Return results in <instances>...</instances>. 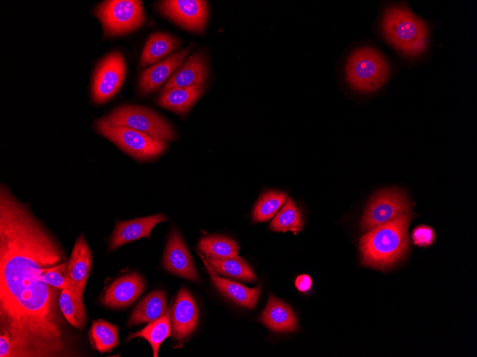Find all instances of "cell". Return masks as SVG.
<instances>
[{"mask_svg":"<svg viewBox=\"0 0 477 357\" xmlns=\"http://www.w3.org/2000/svg\"><path fill=\"white\" fill-rule=\"evenodd\" d=\"M198 248L206 257L216 259L238 257L239 250L235 241L220 235L202 237L199 241Z\"/></svg>","mask_w":477,"mask_h":357,"instance_id":"cell-27","label":"cell"},{"mask_svg":"<svg viewBox=\"0 0 477 357\" xmlns=\"http://www.w3.org/2000/svg\"><path fill=\"white\" fill-rule=\"evenodd\" d=\"M118 326L104 320L94 321L89 331V341L99 353L109 352L119 344Z\"/></svg>","mask_w":477,"mask_h":357,"instance_id":"cell-26","label":"cell"},{"mask_svg":"<svg viewBox=\"0 0 477 357\" xmlns=\"http://www.w3.org/2000/svg\"><path fill=\"white\" fill-rule=\"evenodd\" d=\"M92 254L83 234L76 239L67 264L69 276L81 296L91 273Z\"/></svg>","mask_w":477,"mask_h":357,"instance_id":"cell-17","label":"cell"},{"mask_svg":"<svg viewBox=\"0 0 477 357\" xmlns=\"http://www.w3.org/2000/svg\"><path fill=\"white\" fill-rule=\"evenodd\" d=\"M103 118L111 124L128 127L164 142L176 138L171 125L161 115L144 107L121 105Z\"/></svg>","mask_w":477,"mask_h":357,"instance_id":"cell-7","label":"cell"},{"mask_svg":"<svg viewBox=\"0 0 477 357\" xmlns=\"http://www.w3.org/2000/svg\"><path fill=\"white\" fill-rule=\"evenodd\" d=\"M415 217L408 212L367 232L359 242L362 264L384 271L405 258L410 244L408 229Z\"/></svg>","mask_w":477,"mask_h":357,"instance_id":"cell-2","label":"cell"},{"mask_svg":"<svg viewBox=\"0 0 477 357\" xmlns=\"http://www.w3.org/2000/svg\"><path fill=\"white\" fill-rule=\"evenodd\" d=\"M199 318L196 304L185 289L181 288L171 308V336L182 343L195 330Z\"/></svg>","mask_w":477,"mask_h":357,"instance_id":"cell-11","label":"cell"},{"mask_svg":"<svg viewBox=\"0 0 477 357\" xmlns=\"http://www.w3.org/2000/svg\"><path fill=\"white\" fill-rule=\"evenodd\" d=\"M126 71L124 58L118 51L107 54L98 63L91 83L94 103H106L117 93L125 79Z\"/></svg>","mask_w":477,"mask_h":357,"instance_id":"cell-9","label":"cell"},{"mask_svg":"<svg viewBox=\"0 0 477 357\" xmlns=\"http://www.w3.org/2000/svg\"><path fill=\"white\" fill-rule=\"evenodd\" d=\"M286 199V194L278 191L265 192L256 205L252 217L255 222H265L272 218Z\"/></svg>","mask_w":477,"mask_h":357,"instance_id":"cell-29","label":"cell"},{"mask_svg":"<svg viewBox=\"0 0 477 357\" xmlns=\"http://www.w3.org/2000/svg\"><path fill=\"white\" fill-rule=\"evenodd\" d=\"M198 254L201 257L208 269L214 284L224 296L243 307L248 309L255 307L261 291L260 285L255 288H248L241 284L220 277L211 267L206 259L200 253H198Z\"/></svg>","mask_w":477,"mask_h":357,"instance_id":"cell-19","label":"cell"},{"mask_svg":"<svg viewBox=\"0 0 477 357\" xmlns=\"http://www.w3.org/2000/svg\"><path fill=\"white\" fill-rule=\"evenodd\" d=\"M390 66L384 56L371 46H360L348 56L344 78L348 86L359 93H370L386 81Z\"/></svg>","mask_w":477,"mask_h":357,"instance_id":"cell-4","label":"cell"},{"mask_svg":"<svg viewBox=\"0 0 477 357\" xmlns=\"http://www.w3.org/2000/svg\"><path fill=\"white\" fill-rule=\"evenodd\" d=\"M206 260L219 274L246 281L256 280V276L250 266L239 256L225 259L206 257Z\"/></svg>","mask_w":477,"mask_h":357,"instance_id":"cell-25","label":"cell"},{"mask_svg":"<svg viewBox=\"0 0 477 357\" xmlns=\"http://www.w3.org/2000/svg\"><path fill=\"white\" fill-rule=\"evenodd\" d=\"M145 284L144 278L136 272L124 275L107 287L101 302L111 309L127 307L142 294Z\"/></svg>","mask_w":477,"mask_h":357,"instance_id":"cell-12","label":"cell"},{"mask_svg":"<svg viewBox=\"0 0 477 357\" xmlns=\"http://www.w3.org/2000/svg\"><path fill=\"white\" fill-rule=\"evenodd\" d=\"M167 311L166 296L162 290H156L146 296L135 307L127 326L150 323L165 314Z\"/></svg>","mask_w":477,"mask_h":357,"instance_id":"cell-22","label":"cell"},{"mask_svg":"<svg viewBox=\"0 0 477 357\" xmlns=\"http://www.w3.org/2000/svg\"><path fill=\"white\" fill-rule=\"evenodd\" d=\"M67 262L57 238L0 187V336L12 345V357L72 356L60 289L44 281L49 269Z\"/></svg>","mask_w":477,"mask_h":357,"instance_id":"cell-1","label":"cell"},{"mask_svg":"<svg viewBox=\"0 0 477 357\" xmlns=\"http://www.w3.org/2000/svg\"><path fill=\"white\" fill-rule=\"evenodd\" d=\"M381 28L389 43L406 57H418L427 48L428 29L426 22L403 4L386 8Z\"/></svg>","mask_w":477,"mask_h":357,"instance_id":"cell-3","label":"cell"},{"mask_svg":"<svg viewBox=\"0 0 477 357\" xmlns=\"http://www.w3.org/2000/svg\"><path fill=\"white\" fill-rule=\"evenodd\" d=\"M93 14L100 21L105 37L120 36L139 29L145 21L143 3L138 0H108Z\"/></svg>","mask_w":477,"mask_h":357,"instance_id":"cell-6","label":"cell"},{"mask_svg":"<svg viewBox=\"0 0 477 357\" xmlns=\"http://www.w3.org/2000/svg\"><path fill=\"white\" fill-rule=\"evenodd\" d=\"M204 89V85L173 88L160 93L156 98V103L179 115H184L200 98Z\"/></svg>","mask_w":477,"mask_h":357,"instance_id":"cell-20","label":"cell"},{"mask_svg":"<svg viewBox=\"0 0 477 357\" xmlns=\"http://www.w3.org/2000/svg\"><path fill=\"white\" fill-rule=\"evenodd\" d=\"M260 321L275 332L288 333L298 329V322L293 309L273 295L260 316Z\"/></svg>","mask_w":477,"mask_h":357,"instance_id":"cell-18","label":"cell"},{"mask_svg":"<svg viewBox=\"0 0 477 357\" xmlns=\"http://www.w3.org/2000/svg\"><path fill=\"white\" fill-rule=\"evenodd\" d=\"M67 264L68 262H65L49 269L43 275L44 281L50 286L60 290L65 289L77 290L69 276Z\"/></svg>","mask_w":477,"mask_h":357,"instance_id":"cell-30","label":"cell"},{"mask_svg":"<svg viewBox=\"0 0 477 357\" xmlns=\"http://www.w3.org/2000/svg\"><path fill=\"white\" fill-rule=\"evenodd\" d=\"M94 127L98 133L138 161L152 160L168 148L166 142L128 127L111 124L103 118L95 119Z\"/></svg>","mask_w":477,"mask_h":357,"instance_id":"cell-5","label":"cell"},{"mask_svg":"<svg viewBox=\"0 0 477 357\" xmlns=\"http://www.w3.org/2000/svg\"><path fill=\"white\" fill-rule=\"evenodd\" d=\"M312 279L308 274L298 275L295 279L296 288L302 293H306L312 286Z\"/></svg>","mask_w":477,"mask_h":357,"instance_id":"cell-32","label":"cell"},{"mask_svg":"<svg viewBox=\"0 0 477 357\" xmlns=\"http://www.w3.org/2000/svg\"><path fill=\"white\" fill-rule=\"evenodd\" d=\"M193 48L194 45L186 47L143 71L139 80L140 92L149 94L158 90L166 80L174 73Z\"/></svg>","mask_w":477,"mask_h":357,"instance_id":"cell-13","label":"cell"},{"mask_svg":"<svg viewBox=\"0 0 477 357\" xmlns=\"http://www.w3.org/2000/svg\"><path fill=\"white\" fill-rule=\"evenodd\" d=\"M164 267L172 274L194 281H199L192 258L177 229L171 231L164 256Z\"/></svg>","mask_w":477,"mask_h":357,"instance_id":"cell-14","label":"cell"},{"mask_svg":"<svg viewBox=\"0 0 477 357\" xmlns=\"http://www.w3.org/2000/svg\"><path fill=\"white\" fill-rule=\"evenodd\" d=\"M168 219V217L163 214H156L131 220L119 222L110 238L109 252L140 238H149L153 228L159 223Z\"/></svg>","mask_w":477,"mask_h":357,"instance_id":"cell-16","label":"cell"},{"mask_svg":"<svg viewBox=\"0 0 477 357\" xmlns=\"http://www.w3.org/2000/svg\"><path fill=\"white\" fill-rule=\"evenodd\" d=\"M157 9L164 16L190 31H203L208 21L206 1L165 0L159 1Z\"/></svg>","mask_w":477,"mask_h":357,"instance_id":"cell-10","label":"cell"},{"mask_svg":"<svg viewBox=\"0 0 477 357\" xmlns=\"http://www.w3.org/2000/svg\"><path fill=\"white\" fill-rule=\"evenodd\" d=\"M411 237L415 245L427 247L433 244L436 235L431 227L419 225L413 230Z\"/></svg>","mask_w":477,"mask_h":357,"instance_id":"cell-31","label":"cell"},{"mask_svg":"<svg viewBox=\"0 0 477 357\" xmlns=\"http://www.w3.org/2000/svg\"><path fill=\"white\" fill-rule=\"evenodd\" d=\"M180 45L181 41L171 34L164 32L151 33L142 51L139 63L140 67L144 68L159 62V61L176 51Z\"/></svg>","mask_w":477,"mask_h":357,"instance_id":"cell-21","label":"cell"},{"mask_svg":"<svg viewBox=\"0 0 477 357\" xmlns=\"http://www.w3.org/2000/svg\"><path fill=\"white\" fill-rule=\"evenodd\" d=\"M209 67L204 54L196 52L191 55L168 80L160 93L173 88L203 86L209 78Z\"/></svg>","mask_w":477,"mask_h":357,"instance_id":"cell-15","label":"cell"},{"mask_svg":"<svg viewBox=\"0 0 477 357\" xmlns=\"http://www.w3.org/2000/svg\"><path fill=\"white\" fill-rule=\"evenodd\" d=\"M411 209V202L403 190L396 187L382 190L368 204L361 220V228L364 232L371 231L410 212Z\"/></svg>","mask_w":477,"mask_h":357,"instance_id":"cell-8","label":"cell"},{"mask_svg":"<svg viewBox=\"0 0 477 357\" xmlns=\"http://www.w3.org/2000/svg\"><path fill=\"white\" fill-rule=\"evenodd\" d=\"M171 335V308L169 307L164 316L150 322L141 331L129 335L127 337V341L136 337L145 338L151 346L154 356L157 357L161 344Z\"/></svg>","mask_w":477,"mask_h":357,"instance_id":"cell-24","label":"cell"},{"mask_svg":"<svg viewBox=\"0 0 477 357\" xmlns=\"http://www.w3.org/2000/svg\"><path fill=\"white\" fill-rule=\"evenodd\" d=\"M302 214L291 198L273 218L269 228L274 232H298L303 226Z\"/></svg>","mask_w":477,"mask_h":357,"instance_id":"cell-28","label":"cell"},{"mask_svg":"<svg viewBox=\"0 0 477 357\" xmlns=\"http://www.w3.org/2000/svg\"><path fill=\"white\" fill-rule=\"evenodd\" d=\"M59 304L65 320L72 326L81 330L86 321L84 296L74 289L61 291Z\"/></svg>","mask_w":477,"mask_h":357,"instance_id":"cell-23","label":"cell"}]
</instances>
